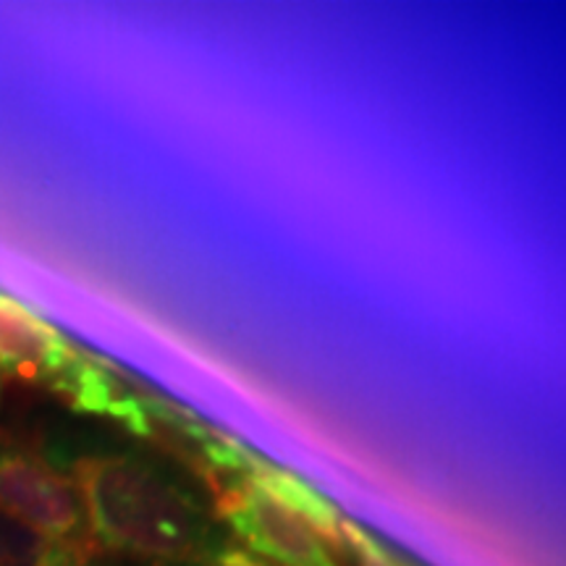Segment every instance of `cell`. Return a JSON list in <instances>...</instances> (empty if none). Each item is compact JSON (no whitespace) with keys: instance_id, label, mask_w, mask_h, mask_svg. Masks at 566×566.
Masks as SVG:
<instances>
[{"instance_id":"1","label":"cell","mask_w":566,"mask_h":566,"mask_svg":"<svg viewBox=\"0 0 566 566\" xmlns=\"http://www.w3.org/2000/svg\"><path fill=\"white\" fill-rule=\"evenodd\" d=\"M97 551L179 564L216 554V527L202 499L155 459L95 451L74 462Z\"/></svg>"},{"instance_id":"2","label":"cell","mask_w":566,"mask_h":566,"mask_svg":"<svg viewBox=\"0 0 566 566\" xmlns=\"http://www.w3.org/2000/svg\"><path fill=\"white\" fill-rule=\"evenodd\" d=\"M0 514L84 562L97 554L74 478L32 446L0 441Z\"/></svg>"},{"instance_id":"3","label":"cell","mask_w":566,"mask_h":566,"mask_svg":"<svg viewBox=\"0 0 566 566\" xmlns=\"http://www.w3.org/2000/svg\"><path fill=\"white\" fill-rule=\"evenodd\" d=\"M212 491L218 516L271 566H342V556L307 520L281 504L247 472L212 483Z\"/></svg>"},{"instance_id":"4","label":"cell","mask_w":566,"mask_h":566,"mask_svg":"<svg viewBox=\"0 0 566 566\" xmlns=\"http://www.w3.org/2000/svg\"><path fill=\"white\" fill-rule=\"evenodd\" d=\"M76 352L51 323L0 294V370L21 380H55L76 363Z\"/></svg>"},{"instance_id":"5","label":"cell","mask_w":566,"mask_h":566,"mask_svg":"<svg viewBox=\"0 0 566 566\" xmlns=\"http://www.w3.org/2000/svg\"><path fill=\"white\" fill-rule=\"evenodd\" d=\"M247 475H250L254 483L263 485L268 493L275 495L281 504H286L292 512L300 514L302 520H307L338 556L349 554L342 535L344 516L321 491H315L313 485L304 483V480L296 478L294 472H286L281 470V467L260 462V459L254 457L250 459V470H247Z\"/></svg>"},{"instance_id":"6","label":"cell","mask_w":566,"mask_h":566,"mask_svg":"<svg viewBox=\"0 0 566 566\" xmlns=\"http://www.w3.org/2000/svg\"><path fill=\"white\" fill-rule=\"evenodd\" d=\"M71 551L55 546L11 516L0 514V566H87Z\"/></svg>"},{"instance_id":"7","label":"cell","mask_w":566,"mask_h":566,"mask_svg":"<svg viewBox=\"0 0 566 566\" xmlns=\"http://www.w3.org/2000/svg\"><path fill=\"white\" fill-rule=\"evenodd\" d=\"M200 566H271L268 562H260L244 551H233V548H218L216 554H210L208 558H202Z\"/></svg>"},{"instance_id":"8","label":"cell","mask_w":566,"mask_h":566,"mask_svg":"<svg viewBox=\"0 0 566 566\" xmlns=\"http://www.w3.org/2000/svg\"><path fill=\"white\" fill-rule=\"evenodd\" d=\"M0 386H3V380H0Z\"/></svg>"}]
</instances>
